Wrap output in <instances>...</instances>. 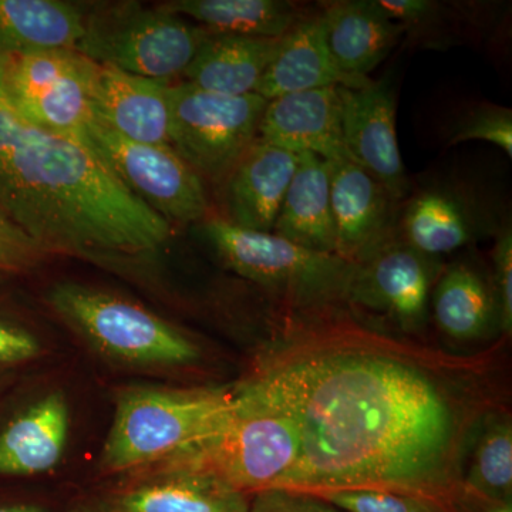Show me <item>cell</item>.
<instances>
[{
    "label": "cell",
    "mask_w": 512,
    "mask_h": 512,
    "mask_svg": "<svg viewBox=\"0 0 512 512\" xmlns=\"http://www.w3.org/2000/svg\"><path fill=\"white\" fill-rule=\"evenodd\" d=\"M494 268L495 298L498 306V322L504 333L512 329V231L510 222H505L495 235Z\"/></svg>",
    "instance_id": "30"
},
{
    "label": "cell",
    "mask_w": 512,
    "mask_h": 512,
    "mask_svg": "<svg viewBox=\"0 0 512 512\" xmlns=\"http://www.w3.org/2000/svg\"><path fill=\"white\" fill-rule=\"evenodd\" d=\"M0 86L33 123L90 143L94 109L84 57L76 50L0 53Z\"/></svg>",
    "instance_id": "9"
},
{
    "label": "cell",
    "mask_w": 512,
    "mask_h": 512,
    "mask_svg": "<svg viewBox=\"0 0 512 512\" xmlns=\"http://www.w3.org/2000/svg\"><path fill=\"white\" fill-rule=\"evenodd\" d=\"M198 234L229 269L299 302L348 295L356 271L338 255L309 251L274 232L237 227L221 217L205 218Z\"/></svg>",
    "instance_id": "6"
},
{
    "label": "cell",
    "mask_w": 512,
    "mask_h": 512,
    "mask_svg": "<svg viewBox=\"0 0 512 512\" xmlns=\"http://www.w3.org/2000/svg\"><path fill=\"white\" fill-rule=\"evenodd\" d=\"M370 80L352 79L340 72L330 55L319 12L306 15L281 37L255 93L272 100L284 94L326 87L359 89Z\"/></svg>",
    "instance_id": "20"
},
{
    "label": "cell",
    "mask_w": 512,
    "mask_h": 512,
    "mask_svg": "<svg viewBox=\"0 0 512 512\" xmlns=\"http://www.w3.org/2000/svg\"><path fill=\"white\" fill-rule=\"evenodd\" d=\"M279 42L281 37L208 32L183 76L187 83L205 92L228 96L255 93Z\"/></svg>",
    "instance_id": "22"
},
{
    "label": "cell",
    "mask_w": 512,
    "mask_h": 512,
    "mask_svg": "<svg viewBox=\"0 0 512 512\" xmlns=\"http://www.w3.org/2000/svg\"><path fill=\"white\" fill-rule=\"evenodd\" d=\"M258 138L296 156L309 153L326 161L350 160L343 140L339 87L268 100Z\"/></svg>",
    "instance_id": "16"
},
{
    "label": "cell",
    "mask_w": 512,
    "mask_h": 512,
    "mask_svg": "<svg viewBox=\"0 0 512 512\" xmlns=\"http://www.w3.org/2000/svg\"><path fill=\"white\" fill-rule=\"evenodd\" d=\"M466 490L485 503L512 501V430L510 421H494L478 440Z\"/></svg>",
    "instance_id": "27"
},
{
    "label": "cell",
    "mask_w": 512,
    "mask_h": 512,
    "mask_svg": "<svg viewBox=\"0 0 512 512\" xmlns=\"http://www.w3.org/2000/svg\"><path fill=\"white\" fill-rule=\"evenodd\" d=\"M335 254L360 265L399 237L403 202L350 160L328 161Z\"/></svg>",
    "instance_id": "12"
},
{
    "label": "cell",
    "mask_w": 512,
    "mask_h": 512,
    "mask_svg": "<svg viewBox=\"0 0 512 512\" xmlns=\"http://www.w3.org/2000/svg\"><path fill=\"white\" fill-rule=\"evenodd\" d=\"M481 512H512V501L510 503H485Z\"/></svg>",
    "instance_id": "35"
},
{
    "label": "cell",
    "mask_w": 512,
    "mask_h": 512,
    "mask_svg": "<svg viewBox=\"0 0 512 512\" xmlns=\"http://www.w3.org/2000/svg\"><path fill=\"white\" fill-rule=\"evenodd\" d=\"M346 512H450L443 501L396 491L328 490L312 493Z\"/></svg>",
    "instance_id": "28"
},
{
    "label": "cell",
    "mask_w": 512,
    "mask_h": 512,
    "mask_svg": "<svg viewBox=\"0 0 512 512\" xmlns=\"http://www.w3.org/2000/svg\"><path fill=\"white\" fill-rule=\"evenodd\" d=\"M299 451L298 423L256 379L235 389L234 404L210 436L168 468L205 471L252 495L278 487Z\"/></svg>",
    "instance_id": "3"
},
{
    "label": "cell",
    "mask_w": 512,
    "mask_h": 512,
    "mask_svg": "<svg viewBox=\"0 0 512 512\" xmlns=\"http://www.w3.org/2000/svg\"><path fill=\"white\" fill-rule=\"evenodd\" d=\"M39 352V342L30 333L0 322V365L28 362Z\"/></svg>",
    "instance_id": "33"
},
{
    "label": "cell",
    "mask_w": 512,
    "mask_h": 512,
    "mask_svg": "<svg viewBox=\"0 0 512 512\" xmlns=\"http://www.w3.org/2000/svg\"><path fill=\"white\" fill-rule=\"evenodd\" d=\"M0 512H47L39 505L33 504H12L0 507Z\"/></svg>",
    "instance_id": "34"
},
{
    "label": "cell",
    "mask_w": 512,
    "mask_h": 512,
    "mask_svg": "<svg viewBox=\"0 0 512 512\" xmlns=\"http://www.w3.org/2000/svg\"><path fill=\"white\" fill-rule=\"evenodd\" d=\"M89 140L120 180L165 221L200 224L208 217L204 180L173 147L128 140L96 113Z\"/></svg>",
    "instance_id": "10"
},
{
    "label": "cell",
    "mask_w": 512,
    "mask_h": 512,
    "mask_svg": "<svg viewBox=\"0 0 512 512\" xmlns=\"http://www.w3.org/2000/svg\"><path fill=\"white\" fill-rule=\"evenodd\" d=\"M248 512H346L316 494L268 488L251 495Z\"/></svg>",
    "instance_id": "31"
},
{
    "label": "cell",
    "mask_w": 512,
    "mask_h": 512,
    "mask_svg": "<svg viewBox=\"0 0 512 512\" xmlns=\"http://www.w3.org/2000/svg\"><path fill=\"white\" fill-rule=\"evenodd\" d=\"M249 503L214 474L175 467L111 495L97 512H248Z\"/></svg>",
    "instance_id": "19"
},
{
    "label": "cell",
    "mask_w": 512,
    "mask_h": 512,
    "mask_svg": "<svg viewBox=\"0 0 512 512\" xmlns=\"http://www.w3.org/2000/svg\"><path fill=\"white\" fill-rule=\"evenodd\" d=\"M342 131L350 160L404 202V174L396 131V94L389 80H370L359 89L339 87Z\"/></svg>",
    "instance_id": "14"
},
{
    "label": "cell",
    "mask_w": 512,
    "mask_h": 512,
    "mask_svg": "<svg viewBox=\"0 0 512 512\" xmlns=\"http://www.w3.org/2000/svg\"><path fill=\"white\" fill-rule=\"evenodd\" d=\"M298 156L256 138L222 181L225 221L252 231H274Z\"/></svg>",
    "instance_id": "17"
},
{
    "label": "cell",
    "mask_w": 512,
    "mask_h": 512,
    "mask_svg": "<svg viewBox=\"0 0 512 512\" xmlns=\"http://www.w3.org/2000/svg\"><path fill=\"white\" fill-rule=\"evenodd\" d=\"M234 399L235 389H127L117 399L101 466L126 473L175 460L210 436Z\"/></svg>",
    "instance_id": "4"
},
{
    "label": "cell",
    "mask_w": 512,
    "mask_h": 512,
    "mask_svg": "<svg viewBox=\"0 0 512 512\" xmlns=\"http://www.w3.org/2000/svg\"><path fill=\"white\" fill-rule=\"evenodd\" d=\"M272 232L309 251L336 255L328 161L315 154H299Z\"/></svg>",
    "instance_id": "23"
},
{
    "label": "cell",
    "mask_w": 512,
    "mask_h": 512,
    "mask_svg": "<svg viewBox=\"0 0 512 512\" xmlns=\"http://www.w3.org/2000/svg\"><path fill=\"white\" fill-rule=\"evenodd\" d=\"M501 221L495 205L463 181H430L403 202L400 238L423 254L439 258L497 235Z\"/></svg>",
    "instance_id": "11"
},
{
    "label": "cell",
    "mask_w": 512,
    "mask_h": 512,
    "mask_svg": "<svg viewBox=\"0 0 512 512\" xmlns=\"http://www.w3.org/2000/svg\"><path fill=\"white\" fill-rule=\"evenodd\" d=\"M437 269L439 258L417 251L399 235L372 258L356 265L348 295L386 313L400 328L417 330L427 319Z\"/></svg>",
    "instance_id": "13"
},
{
    "label": "cell",
    "mask_w": 512,
    "mask_h": 512,
    "mask_svg": "<svg viewBox=\"0 0 512 512\" xmlns=\"http://www.w3.org/2000/svg\"><path fill=\"white\" fill-rule=\"evenodd\" d=\"M55 311L103 355L134 365L181 366L198 348L180 330L136 303L76 284L50 292Z\"/></svg>",
    "instance_id": "7"
},
{
    "label": "cell",
    "mask_w": 512,
    "mask_h": 512,
    "mask_svg": "<svg viewBox=\"0 0 512 512\" xmlns=\"http://www.w3.org/2000/svg\"><path fill=\"white\" fill-rule=\"evenodd\" d=\"M70 412L62 393H50L0 431V476H39L62 460Z\"/></svg>",
    "instance_id": "21"
},
{
    "label": "cell",
    "mask_w": 512,
    "mask_h": 512,
    "mask_svg": "<svg viewBox=\"0 0 512 512\" xmlns=\"http://www.w3.org/2000/svg\"><path fill=\"white\" fill-rule=\"evenodd\" d=\"M164 8L200 23L210 33L251 37L285 36L308 13L284 0H174Z\"/></svg>",
    "instance_id": "25"
},
{
    "label": "cell",
    "mask_w": 512,
    "mask_h": 512,
    "mask_svg": "<svg viewBox=\"0 0 512 512\" xmlns=\"http://www.w3.org/2000/svg\"><path fill=\"white\" fill-rule=\"evenodd\" d=\"M326 43L340 72L352 79L369 74L387 59L404 35L379 0H338L320 12Z\"/></svg>",
    "instance_id": "18"
},
{
    "label": "cell",
    "mask_w": 512,
    "mask_h": 512,
    "mask_svg": "<svg viewBox=\"0 0 512 512\" xmlns=\"http://www.w3.org/2000/svg\"><path fill=\"white\" fill-rule=\"evenodd\" d=\"M208 30L164 8L138 2L86 9L76 52L123 72L165 80L184 74Z\"/></svg>",
    "instance_id": "5"
},
{
    "label": "cell",
    "mask_w": 512,
    "mask_h": 512,
    "mask_svg": "<svg viewBox=\"0 0 512 512\" xmlns=\"http://www.w3.org/2000/svg\"><path fill=\"white\" fill-rule=\"evenodd\" d=\"M431 301L437 325L453 339H476L494 316L498 319L495 292L480 271L466 262L448 266L434 286Z\"/></svg>",
    "instance_id": "26"
},
{
    "label": "cell",
    "mask_w": 512,
    "mask_h": 512,
    "mask_svg": "<svg viewBox=\"0 0 512 512\" xmlns=\"http://www.w3.org/2000/svg\"><path fill=\"white\" fill-rule=\"evenodd\" d=\"M487 141L512 157V111L508 107L481 104L461 117L453 136L448 140L450 146L466 141Z\"/></svg>",
    "instance_id": "29"
},
{
    "label": "cell",
    "mask_w": 512,
    "mask_h": 512,
    "mask_svg": "<svg viewBox=\"0 0 512 512\" xmlns=\"http://www.w3.org/2000/svg\"><path fill=\"white\" fill-rule=\"evenodd\" d=\"M84 69L94 113L107 126L137 143L171 146L170 83L123 72L87 57Z\"/></svg>",
    "instance_id": "15"
},
{
    "label": "cell",
    "mask_w": 512,
    "mask_h": 512,
    "mask_svg": "<svg viewBox=\"0 0 512 512\" xmlns=\"http://www.w3.org/2000/svg\"><path fill=\"white\" fill-rule=\"evenodd\" d=\"M46 254L22 229L0 214V271L28 269Z\"/></svg>",
    "instance_id": "32"
},
{
    "label": "cell",
    "mask_w": 512,
    "mask_h": 512,
    "mask_svg": "<svg viewBox=\"0 0 512 512\" xmlns=\"http://www.w3.org/2000/svg\"><path fill=\"white\" fill-rule=\"evenodd\" d=\"M80 512H93V511H87V510H84V511H80Z\"/></svg>",
    "instance_id": "36"
},
{
    "label": "cell",
    "mask_w": 512,
    "mask_h": 512,
    "mask_svg": "<svg viewBox=\"0 0 512 512\" xmlns=\"http://www.w3.org/2000/svg\"><path fill=\"white\" fill-rule=\"evenodd\" d=\"M268 100L205 92L190 83L170 86V143L202 180L222 184L258 138Z\"/></svg>",
    "instance_id": "8"
},
{
    "label": "cell",
    "mask_w": 512,
    "mask_h": 512,
    "mask_svg": "<svg viewBox=\"0 0 512 512\" xmlns=\"http://www.w3.org/2000/svg\"><path fill=\"white\" fill-rule=\"evenodd\" d=\"M258 380L301 436L298 461L276 488H369L440 501L451 490L453 412L413 366L384 356H326Z\"/></svg>",
    "instance_id": "1"
},
{
    "label": "cell",
    "mask_w": 512,
    "mask_h": 512,
    "mask_svg": "<svg viewBox=\"0 0 512 512\" xmlns=\"http://www.w3.org/2000/svg\"><path fill=\"white\" fill-rule=\"evenodd\" d=\"M86 9L63 0H0V53L76 50Z\"/></svg>",
    "instance_id": "24"
},
{
    "label": "cell",
    "mask_w": 512,
    "mask_h": 512,
    "mask_svg": "<svg viewBox=\"0 0 512 512\" xmlns=\"http://www.w3.org/2000/svg\"><path fill=\"white\" fill-rule=\"evenodd\" d=\"M0 214L45 252L151 255L173 234L99 151L23 116L0 86Z\"/></svg>",
    "instance_id": "2"
}]
</instances>
